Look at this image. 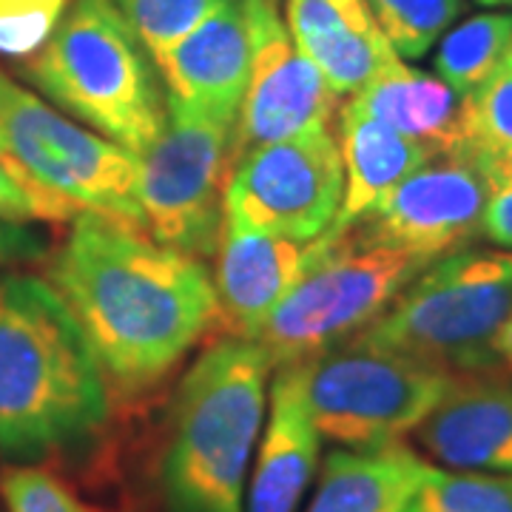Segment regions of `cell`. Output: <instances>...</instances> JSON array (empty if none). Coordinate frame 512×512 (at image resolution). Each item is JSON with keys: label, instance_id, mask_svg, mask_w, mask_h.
Instances as JSON below:
<instances>
[{"label": "cell", "instance_id": "1", "mask_svg": "<svg viewBox=\"0 0 512 512\" xmlns=\"http://www.w3.org/2000/svg\"><path fill=\"white\" fill-rule=\"evenodd\" d=\"M52 288L89 339L106 382L123 393H143L168 376L217 316L202 259L103 214L74 217L52 262Z\"/></svg>", "mask_w": 512, "mask_h": 512}, {"label": "cell", "instance_id": "2", "mask_svg": "<svg viewBox=\"0 0 512 512\" xmlns=\"http://www.w3.org/2000/svg\"><path fill=\"white\" fill-rule=\"evenodd\" d=\"M109 382L52 282L0 274V461L35 464L92 444Z\"/></svg>", "mask_w": 512, "mask_h": 512}, {"label": "cell", "instance_id": "3", "mask_svg": "<svg viewBox=\"0 0 512 512\" xmlns=\"http://www.w3.org/2000/svg\"><path fill=\"white\" fill-rule=\"evenodd\" d=\"M271 370L265 350L239 336L220 339L188 370L163 458L168 512H245Z\"/></svg>", "mask_w": 512, "mask_h": 512}, {"label": "cell", "instance_id": "4", "mask_svg": "<svg viewBox=\"0 0 512 512\" xmlns=\"http://www.w3.org/2000/svg\"><path fill=\"white\" fill-rule=\"evenodd\" d=\"M20 74L106 140L143 154L165 123L154 60L111 0H74Z\"/></svg>", "mask_w": 512, "mask_h": 512}, {"label": "cell", "instance_id": "5", "mask_svg": "<svg viewBox=\"0 0 512 512\" xmlns=\"http://www.w3.org/2000/svg\"><path fill=\"white\" fill-rule=\"evenodd\" d=\"M0 165L29 194L37 220L103 214L140 225V157L77 126L0 72ZM143 228V225H140Z\"/></svg>", "mask_w": 512, "mask_h": 512}, {"label": "cell", "instance_id": "6", "mask_svg": "<svg viewBox=\"0 0 512 512\" xmlns=\"http://www.w3.org/2000/svg\"><path fill=\"white\" fill-rule=\"evenodd\" d=\"M512 313V256L456 251L427 265L359 342L453 376L498 373L493 339Z\"/></svg>", "mask_w": 512, "mask_h": 512}, {"label": "cell", "instance_id": "7", "mask_svg": "<svg viewBox=\"0 0 512 512\" xmlns=\"http://www.w3.org/2000/svg\"><path fill=\"white\" fill-rule=\"evenodd\" d=\"M433 262L342 234L248 339L265 350L274 370L302 365L373 325Z\"/></svg>", "mask_w": 512, "mask_h": 512}, {"label": "cell", "instance_id": "8", "mask_svg": "<svg viewBox=\"0 0 512 512\" xmlns=\"http://www.w3.org/2000/svg\"><path fill=\"white\" fill-rule=\"evenodd\" d=\"M302 390L322 439L342 450L402 444L433 413L453 373L348 339L302 362Z\"/></svg>", "mask_w": 512, "mask_h": 512}, {"label": "cell", "instance_id": "9", "mask_svg": "<svg viewBox=\"0 0 512 512\" xmlns=\"http://www.w3.org/2000/svg\"><path fill=\"white\" fill-rule=\"evenodd\" d=\"M234 123L165 97V123L140 154L143 231L174 251L211 259L225 222Z\"/></svg>", "mask_w": 512, "mask_h": 512}, {"label": "cell", "instance_id": "10", "mask_svg": "<svg viewBox=\"0 0 512 512\" xmlns=\"http://www.w3.org/2000/svg\"><path fill=\"white\" fill-rule=\"evenodd\" d=\"M342 191V154L322 128L242 154L225 185V220L308 242L328 231Z\"/></svg>", "mask_w": 512, "mask_h": 512}, {"label": "cell", "instance_id": "11", "mask_svg": "<svg viewBox=\"0 0 512 512\" xmlns=\"http://www.w3.org/2000/svg\"><path fill=\"white\" fill-rule=\"evenodd\" d=\"M487 183L467 154L433 157L404 177L350 237L441 259L464 251L481 234Z\"/></svg>", "mask_w": 512, "mask_h": 512}, {"label": "cell", "instance_id": "12", "mask_svg": "<svg viewBox=\"0 0 512 512\" xmlns=\"http://www.w3.org/2000/svg\"><path fill=\"white\" fill-rule=\"evenodd\" d=\"M251 6L256 26L254 60L231 131V165L265 143L322 131L339 111V94L296 49L274 0H251Z\"/></svg>", "mask_w": 512, "mask_h": 512}, {"label": "cell", "instance_id": "13", "mask_svg": "<svg viewBox=\"0 0 512 512\" xmlns=\"http://www.w3.org/2000/svg\"><path fill=\"white\" fill-rule=\"evenodd\" d=\"M322 237L288 239L242 228L237 222H222L214 271V322L231 336L248 339L265 316L293 291V285L311 271V265L328 248Z\"/></svg>", "mask_w": 512, "mask_h": 512}, {"label": "cell", "instance_id": "14", "mask_svg": "<svg viewBox=\"0 0 512 512\" xmlns=\"http://www.w3.org/2000/svg\"><path fill=\"white\" fill-rule=\"evenodd\" d=\"M254 43L251 0H225L202 26L154 63L165 97L237 123V111L248 89Z\"/></svg>", "mask_w": 512, "mask_h": 512}, {"label": "cell", "instance_id": "15", "mask_svg": "<svg viewBox=\"0 0 512 512\" xmlns=\"http://www.w3.org/2000/svg\"><path fill=\"white\" fill-rule=\"evenodd\" d=\"M416 441L444 467L512 476V382L498 373L456 376Z\"/></svg>", "mask_w": 512, "mask_h": 512}, {"label": "cell", "instance_id": "16", "mask_svg": "<svg viewBox=\"0 0 512 512\" xmlns=\"http://www.w3.org/2000/svg\"><path fill=\"white\" fill-rule=\"evenodd\" d=\"M268 402L271 410L245 490V512H296L316 476L322 450L302 390V367H276Z\"/></svg>", "mask_w": 512, "mask_h": 512}, {"label": "cell", "instance_id": "17", "mask_svg": "<svg viewBox=\"0 0 512 512\" xmlns=\"http://www.w3.org/2000/svg\"><path fill=\"white\" fill-rule=\"evenodd\" d=\"M348 106L399 131L436 157L461 154L467 148L464 97L439 74L413 69L399 55L390 57L359 92L350 94Z\"/></svg>", "mask_w": 512, "mask_h": 512}, {"label": "cell", "instance_id": "18", "mask_svg": "<svg viewBox=\"0 0 512 512\" xmlns=\"http://www.w3.org/2000/svg\"><path fill=\"white\" fill-rule=\"evenodd\" d=\"M288 32L339 97L359 92L396 55L365 0H288Z\"/></svg>", "mask_w": 512, "mask_h": 512}, {"label": "cell", "instance_id": "19", "mask_svg": "<svg viewBox=\"0 0 512 512\" xmlns=\"http://www.w3.org/2000/svg\"><path fill=\"white\" fill-rule=\"evenodd\" d=\"M336 114V146L345 168V191L339 211L325 231V237L330 239L348 234L404 177H410L416 168L436 157L419 143L402 137L399 131L350 109L348 103L339 106Z\"/></svg>", "mask_w": 512, "mask_h": 512}, {"label": "cell", "instance_id": "20", "mask_svg": "<svg viewBox=\"0 0 512 512\" xmlns=\"http://www.w3.org/2000/svg\"><path fill=\"white\" fill-rule=\"evenodd\" d=\"M407 444L382 450H333L308 512H404L427 473Z\"/></svg>", "mask_w": 512, "mask_h": 512}, {"label": "cell", "instance_id": "21", "mask_svg": "<svg viewBox=\"0 0 512 512\" xmlns=\"http://www.w3.org/2000/svg\"><path fill=\"white\" fill-rule=\"evenodd\" d=\"M512 52V15L481 12L450 26L439 40L433 69L456 94L476 92L478 86Z\"/></svg>", "mask_w": 512, "mask_h": 512}, {"label": "cell", "instance_id": "22", "mask_svg": "<svg viewBox=\"0 0 512 512\" xmlns=\"http://www.w3.org/2000/svg\"><path fill=\"white\" fill-rule=\"evenodd\" d=\"M379 32L402 60L424 57L467 12V0H365Z\"/></svg>", "mask_w": 512, "mask_h": 512}, {"label": "cell", "instance_id": "23", "mask_svg": "<svg viewBox=\"0 0 512 512\" xmlns=\"http://www.w3.org/2000/svg\"><path fill=\"white\" fill-rule=\"evenodd\" d=\"M404 512H512V476L430 464Z\"/></svg>", "mask_w": 512, "mask_h": 512}, {"label": "cell", "instance_id": "24", "mask_svg": "<svg viewBox=\"0 0 512 512\" xmlns=\"http://www.w3.org/2000/svg\"><path fill=\"white\" fill-rule=\"evenodd\" d=\"M128 29L157 63L180 40L211 18L225 0H111Z\"/></svg>", "mask_w": 512, "mask_h": 512}, {"label": "cell", "instance_id": "25", "mask_svg": "<svg viewBox=\"0 0 512 512\" xmlns=\"http://www.w3.org/2000/svg\"><path fill=\"white\" fill-rule=\"evenodd\" d=\"M467 148L512 154V52L476 92L464 94ZM461 151V154H464Z\"/></svg>", "mask_w": 512, "mask_h": 512}, {"label": "cell", "instance_id": "26", "mask_svg": "<svg viewBox=\"0 0 512 512\" xmlns=\"http://www.w3.org/2000/svg\"><path fill=\"white\" fill-rule=\"evenodd\" d=\"M0 498L6 512H97L74 493L69 481L37 464L6 467L0 473Z\"/></svg>", "mask_w": 512, "mask_h": 512}, {"label": "cell", "instance_id": "27", "mask_svg": "<svg viewBox=\"0 0 512 512\" xmlns=\"http://www.w3.org/2000/svg\"><path fill=\"white\" fill-rule=\"evenodd\" d=\"M69 0H0V57L26 60L55 32Z\"/></svg>", "mask_w": 512, "mask_h": 512}, {"label": "cell", "instance_id": "28", "mask_svg": "<svg viewBox=\"0 0 512 512\" xmlns=\"http://www.w3.org/2000/svg\"><path fill=\"white\" fill-rule=\"evenodd\" d=\"M478 165L484 183H487V205L481 234L501 251H512V154L495 151H464Z\"/></svg>", "mask_w": 512, "mask_h": 512}, {"label": "cell", "instance_id": "29", "mask_svg": "<svg viewBox=\"0 0 512 512\" xmlns=\"http://www.w3.org/2000/svg\"><path fill=\"white\" fill-rule=\"evenodd\" d=\"M0 220H37L29 194L15 183V177L0 165Z\"/></svg>", "mask_w": 512, "mask_h": 512}, {"label": "cell", "instance_id": "30", "mask_svg": "<svg viewBox=\"0 0 512 512\" xmlns=\"http://www.w3.org/2000/svg\"><path fill=\"white\" fill-rule=\"evenodd\" d=\"M493 350L501 370H510L512 373V313L504 319V325L498 328V333H495Z\"/></svg>", "mask_w": 512, "mask_h": 512}, {"label": "cell", "instance_id": "31", "mask_svg": "<svg viewBox=\"0 0 512 512\" xmlns=\"http://www.w3.org/2000/svg\"><path fill=\"white\" fill-rule=\"evenodd\" d=\"M481 6H487V9H507L512 6V0H476Z\"/></svg>", "mask_w": 512, "mask_h": 512}, {"label": "cell", "instance_id": "32", "mask_svg": "<svg viewBox=\"0 0 512 512\" xmlns=\"http://www.w3.org/2000/svg\"><path fill=\"white\" fill-rule=\"evenodd\" d=\"M504 254H510V256H512V251H504Z\"/></svg>", "mask_w": 512, "mask_h": 512}, {"label": "cell", "instance_id": "33", "mask_svg": "<svg viewBox=\"0 0 512 512\" xmlns=\"http://www.w3.org/2000/svg\"><path fill=\"white\" fill-rule=\"evenodd\" d=\"M274 3H276V0H274Z\"/></svg>", "mask_w": 512, "mask_h": 512}]
</instances>
